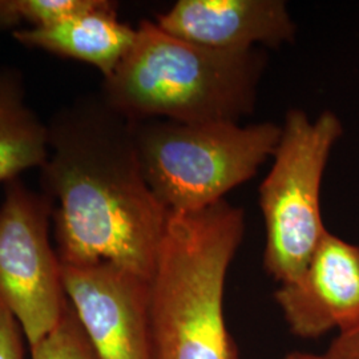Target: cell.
I'll use <instances>...</instances> for the list:
<instances>
[{"label":"cell","instance_id":"1","mask_svg":"<svg viewBox=\"0 0 359 359\" xmlns=\"http://www.w3.org/2000/svg\"><path fill=\"white\" fill-rule=\"evenodd\" d=\"M40 168L63 265L107 262L152 280L169 212L142 173L133 126L86 97L53 116Z\"/></svg>","mask_w":359,"mask_h":359},{"label":"cell","instance_id":"2","mask_svg":"<svg viewBox=\"0 0 359 359\" xmlns=\"http://www.w3.org/2000/svg\"><path fill=\"white\" fill-rule=\"evenodd\" d=\"M244 231V210L225 200L169 215L151 280L152 359H240L224 293Z\"/></svg>","mask_w":359,"mask_h":359},{"label":"cell","instance_id":"3","mask_svg":"<svg viewBox=\"0 0 359 359\" xmlns=\"http://www.w3.org/2000/svg\"><path fill=\"white\" fill-rule=\"evenodd\" d=\"M265 67L266 55L259 48L209 50L142 20L130 50L104 79L100 95L130 123H240L255 111Z\"/></svg>","mask_w":359,"mask_h":359},{"label":"cell","instance_id":"4","mask_svg":"<svg viewBox=\"0 0 359 359\" xmlns=\"http://www.w3.org/2000/svg\"><path fill=\"white\" fill-rule=\"evenodd\" d=\"M142 173L170 213H191L224 201L273 157L283 127L264 121L132 123Z\"/></svg>","mask_w":359,"mask_h":359},{"label":"cell","instance_id":"5","mask_svg":"<svg viewBox=\"0 0 359 359\" xmlns=\"http://www.w3.org/2000/svg\"><path fill=\"white\" fill-rule=\"evenodd\" d=\"M281 127L258 193L266 231L264 265L285 285L302 276L327 231L321 215L322 179L344 127L332 111L311 120L302 109L287 111Z\"/></svg>","mask_w":359,"mask_h":359},{"label":"cell","instance_id":"6","mask_svg":"<svg viewBox=\"0 0 359 359\" xmlns=\"http://www.w3.org/2000/svg\"><path fill=\"white\" fill-rule=\"evenodd\" d=\"M51 200L19 179L6 184L0 205V306L38 345L69 306L57 252L50 241Z\"/></svg>","mask_w":359,"mask_h":359},{"label":"cell","instance_id":"7","mask_svg":"<svg viewBox=\"0 0 359 359\" xmlns=\"http://www.w3.org/2000/svg\"><path fill=\"white\" fill-rule=\"evenodd\" d=\"M62 269L65 294L97 359H152L151 280L107 262Z\"/></svg>","mask_w":359,"mask_h":359},{"label":"cell","instance_id":"8","mask_svg":"<svg viewBox=\"0 0 359 359\" xmlns=\"http://www.w3.org/2000/svg\"><path fill=\"white\" fill-rule=\"evenodd\" d=\"M276 301L292 333L318 338L359 323V248L327 231L299 278L281 285Z\"/></svg>","mask_w":359,"mask_h":359},{"label":"cell","instance_id":"9","mask_svg":"<svg viewBox=\"0 0 359 359\" xmlns=\"http://www.w3.org/2000/svg\"><path fill=\"white\" fill-rule=\"evenodd\" d=\"M154 23L175 38L225 52L280 48L297 29L283 0H179Z\"/></svg>","mask_w":359,"mask_h":359},{"label":"cell","instance_id":"10","mask_svg":"<svg viewBox=\"0 0 359 359\" xmlns=\"http://www.w3.org/2000/svg\"><path fill=\"white\" fill-rule=\"evenodd\" d=\"M13 38L29 48L92 65L107 79L130 50L136 28L118 19L115 3L92 0L75 16L53 26L15 29Z\"/></svg>","mask_w":359,"mask_h":359},{"label":"cell","instance_id":"11","mask_svg":"<svg viewBox=\"0 0 359 359\" xmlns=\"http://www.w3.org/2000/svg\"><path fill=\"white\" fill-rule=\"evenodd\" d=\"M50 152L48 124L27 105L20 74L0 69V182L41 168Z\"/></svg>","mask_w":359,"mask_h":359},{"label":"cell","instance_id":"12","mask_svg":"<svg viewBox=\"0 0 359 359\" xmlns=\"http://www.w3.org/2000/svg\"><path fill=\"white\" fill-rule=\"evenodd\" d=\"M92 0H0V28L22 23L28 28L53 26L87 10Z\"/></svg>","mask_w":359,"mask_h":359},{"label":"cell","instance_id":"13","mask_svg":"<svg viewBox=\"0 0 359 359\" xmlns=\"http://www.w3.org/2000/svg\"><path fill=\"white\" fill-rule=\"evenodd\" d=\"M29 348L32 359H97L71 305L56 329Z\"/></svg>","mask_w":359,"mask_h":359},{"label":"cell","instance_id":"14","mask_svg":"<svg viewBox=\"0 0 359 359\" xmlns=\"http://www.w3.org/2000/svg\"><path fill=\"white\" fill-rule=\"evenodd\" d=\"M23 338L18 322L0 306V359H25Z\"/></svg>","mask_w":359,"mask_h":359},{"label":"cell","instance_id":"15","mask_svg":"<svg viewBox=\"0 0 359 359\" xmlns=\"http://www.w3.org/2000/svg\"><path fill=\"white\" fill-rule=\"evenodd\" d=\"M325 359H359V323L338 334L323 354Z\"/></svg>","mask_w":359,"mask_h":359},{"label":"cell","instance_id":"16","mask_svg":"<svg viewBox=\"0 0 359 359\" xmlns=\"http://www.w3.org/2000/svg\"><path fill=\"white\" fill-rule=\"evenodd\" d=\"M283 359H325L323 355H314V354H306V353H293L286 355Z\"/></svg>","mask_w":359,"mask_h":359}]
</instances>
